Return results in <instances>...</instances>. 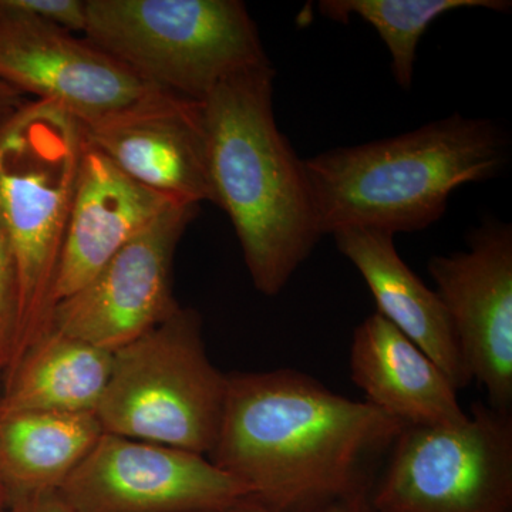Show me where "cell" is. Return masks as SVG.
I'll return each mask as SVG.
<instances>
[{"instance_id":"10","label":"cell","mask_w":512,"mask_h":512,"mask_svg":"<svg viewBox=\"0 0 512 512\" xmlns=\"http://www.w3.org/2000/svg\"><path fill=\"white\" fill-rule=\"evenodd\" d=\"M0 80L50 101L83 126L154 92L89 40L0 0Z\"/></svg>"},{"instance_id":"5","label":"cell","mask_w":512,"mask_h":512,"mask_svg":"<svg viewBox=\"0 0 512 512\" xmlns=\"http://www.w3.org/2000/svg\"><path fill=\"white\" fill-rule=\"evenodd\" d=\"M84 39L150 86L195 101L271 63L239 0H87Z\"/></svg>"},{"instance_id":"17","label":"cell","mask_w":512,"mask_h":512,"mask_svg":"<svg viewBox=\"0 0 512 512\" xmlns=\"http://www.w3.org/2000/svg\"><path fill=\"white\" fill-rule=\"evenodd\" d=\"M103 433L94 413L0 416V483L8 503L59 491Z\"/></svg>"},{"instance_id":"19","label":"cell","mask_w":512,"mask_h":512,"mask_svg":"<svg viewBox=\"0 0 512 512\" xmlns=\"http://www.w3.org/2000/svg\"><path fill=\"white\" fill-rule=\"evenodd\" d=\"M18 305L15 262L8 241L0 229V384L15 353Z\"/></svg>"},{"instance_id":"16","label":"cell","mask_w":512,"mask_h":512,"mask_svg":"<svg viewBox=\"0 0 512 512\" xmlns=\"http://www.w3.org/2000/svg\"><path fill=\"white\" fill-rule=\"evenodd\" d=\"M113 365V352L49 330L30 346L0 384V416L94 413Z\"/></svg>"},{"instance_id":"23","label":"cell","mask_w":512,"mask_h":512,"mask_svg":"<svg viewBox=\"0 0 512 512\" xmlns=\"http://www.w3.org/2000/svg\"><path fill=\"white\" fill-rule=\"evenodd\" d=\"M25 96L0 80V127L25 103Z\"/></svg>"},{"instance_id":"20","label":"cell","mask_w":512,"mask_h":512,"mask_svg":"<svg viewBox=\"0 0 512 512\" xmlns=\"http://www.w3.org/2000/svg\"><path fill=\"white\" fill-rule=\"evenodd\" d=\"M16 8L67 32H86L87 0H10Z\"/></svg>"},{"instance_id":"7","label":"cell","mask_w":512,"mask_h":512,"mask_svg":"<svg viewBox=\"0 0 512 512\" xmlns=\"http://www.w3.org/2000/svg\"><path fill=\"white\" fill-rule=\"evenodd\" d=\"M370 500L379 512H511V412L476 403L464 423L404 427Z\"/></svg>"},{"instance_id":"2","label":"cell","mask_w":512,"mask_h":512,"mask_svg":"<svg viewBox=\"0 0 512 512\" xmlns=\"http://www.w3.org/2000/svg\"><path fill=\"white\" fill-rule=\"evenodd\" d=\"M271 63L202 103L212 204L228 215L256 291L275 296L322 238L305 160L276 126Z\"/></svg>"},{"instance_id":"14","label":"cell","mask_w":512,"mask_h":512,"mask_svg":"<svg viewBox=\"0 0 512 512\" xmlns=\"http://www.w3.org/2000/svg\"><path fill=\"white\" fill-rule=\"evenodd\" d=\"M349 365L365 402L404 427L453 426L468 419L446 373L377 312L355 329Z\"/></svg>"},{"instance_id":"6","label":"cell","mask_w":512,"mask_h":512,"mask_svg":"<svg viewBox=\"0 0 512 512\" xmlns=\"http://www.w3.org/2000/svg\"><path fill=\"white\" fill-rule=\"evenodd\" d=\"M227 396V373L208 357L200 313L177 309L113 352L96 416L104 433L207 456Z\"/></svg>"},{"instance_id":"11","label":"cell","mask_w":512,"mask_h":512,"mask_svg":"<svg viewBox=\"0 0 512 512\" xmlns=\"http://www.w3.org/2000/svg\"><path fill=\"white\" fill-rule=\"evenodd\" d=\"M436 293L446 306L471 379L490 407L512 404V227L485 221L468 248L429 261Z\"/></svg>"},{"instance_id":"18","label":"cell","mask_w":512,"mask_h":512,"mask_svg":"<svg viewBox=\"0 0 512 512\" xmlns=\"http://www.w3.org/2000/svg\"><path fill=\"white\" fill-rule=\"evenodd\" d=\"M488 9L507 12V0H322L319 12L333 22L348 23L357 16L376 29L392 57L397 86L409 90L413 84L417 49L431 23L458 9Z\"/></svg>"},{"instance_id":"4","label":"cell","mask_w":512,"mask_h":512,"mask_svg":"<svg viewBox=\"0 0 512 512\" xmlns=\"http://www.w3.org/2000/svg\"><path fill=\"white\" fill-rule=\"evenodd\" d=\"M84 148L83 124L50 101L26 100L0 127V229L15 262L19 298L6 373L49 332Z\"/></svg>"},{"instance_id":"15","label":"cell","mask_w":512,"mask_h":512,"mask_svg":"<svg viewBox=\"0 0 512 512\" xmlns=\"http://www.w3.org/2000/svg\"><path fill=\"white\" fill-rule=\"evenodd\" d=\"M332 237L340 254L362 275L377 313L419 346L457 390L473 382L446 306L403 261L394 235L379 229L346 228Z\"/></svg>"},{"instance_id":"21","label":"cell","mask_w":512,"mask_h":512,"mask_svg":"<svg viewBox=\"0 0 512 512\" xmlns=\"http://www.w3.org/2000/svg\"><path fill=\"white\" fill-rule=\"evenodd\" d=\"M228 512H286L275 511L271 508L264 507L252 498H244L235 504ZM296 512H379L370 500V493L355 495V497L343 498V500L335 501L323 507L313 508L308 511Z\"/></svg>"},{"instance_id":"1","label":"cell","mask_w":512,"mask_h":512,"mask_svg":"<svg viewBox=\"0 0 512 512\" xmlns=\"http://www.w3.org/2000/svg\"><path fill=\"white\" fill-rule=\"evenodd\" d=\"M400 421L295 369L227 373L208 458L275 511H308L372 491Z\"/></svg>"},{"instance_id":"24","label":"cell","mask_w":512,"mask_h":512,"mask_svg":"<svg viewBox=\"0 0 512 512\" xmlns=\"http://www.w3.org/2000/svg\"><path fill=\"white\" fill-rule=\"evenodd\" d=\"M6 504H8V494H6L5 488L0 483V508L5 507Z\"/></svg>"},{"instance_id":"9","label":"cell","mask_w":512,"mask_h":512,"mask_svg":"<svg viewBox=\"0 0 512 512\" xmlns=\"http://www.w3.org/2000/svg\"><path fill=\"white\" fill-rule=\"evenodd\" d=\"M200 205L175 204L131 239L92 281L57 302L53 332L114 352L150 332L178 308L175 252Z\"/></svg>"},{"instance_id":"22","label":"cell","mask_w":512,"mask_h":512,"mask_svg":"<svg viewBox=\"0 0 512 512\" xmlns=\"http://www.w3.org/2000/svg\"><path fill=\"white\" fill-rule=\"evenodd\" d=\"M0 512H73L59 491L36 495L23 500L10 501Z\"/></svg>"},{"instance_id":"8","label":"cell","mask_w":512,"mask_h":512,"mask_svg":"<svg viewBox=\"0 0 512 512\" xmlns=\"http://www.w3.org/2000/svg\"><path fill=\"white\" fill-rule=\"evenodd\" d=\"M59 494L73 512H228L249 497L207 456L109 433Z\"/></svg>"},{"instance_id":"13","label":"cell","mask_w":512,"mask_h":512,"mask_svg":"<svg viewBox=\"0 0 512 512\" xmlns=\"http://www.w3.org/2000/svg\"><path fill=\"white\" fill-rule=\"evenodd\" d=\"M175 204L183 202L137 183L86 143L57 269L55 306L89 284L124 245Z\"/></svg>"},{"instance_id":"3","label":"cell","mask_w":512,"mask_h":512,"mask_svg":"<svg viewBox=\"0 0 512 512\" xmlns=\"http://www.w3.org/2000/svg\"><path fill=\"white\" fill-rule=\"evenodd\" d=\"M510 154L507 134L494 121L456 113L396 137L308 158L320 234L423 231L446 214L458 188L503 173Z\"/></svg>"},{"instance_id":"12","label":"cell","mask_w":512,"mask_h":512,"mask_svg":"<svg viewBox=\"0 0 512 512\" xmlns=\"http://www.w3.org/2000/svg\"><path fill=\"white\" fill-rule=\"evenodd\" d=\"M83 127L86 143L137 183L183 204L212 202L201 101L154 90Z\"/></svg>"}]
</instances>
